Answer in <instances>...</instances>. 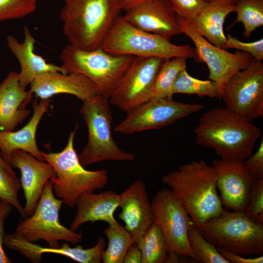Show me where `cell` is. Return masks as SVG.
I'll return each mask as SVG.
<instances>
[{"mask_svg":"<svg viewBox=\"0 0 263 263\" xmlns=\"http://www.w3.org/2000/svg\"><path fill=\"white\" fill-rule=\"evenodd\" d=\"M9 165L18 168L20 172L19 181L25 199L21 216L26 218L34 212L45 185L55 175V172L49 163L39 160L21 150H15L12 153Z\"/></svg>","mask_w":263,"mask_h":263,"instance_id":"2e32d148","label":"cell"},{"mask_svg":"<svg viewBox=\"0 0 263 263\" xmlns=\"http://www.w3.org/2000/svg\"><path fill=\"white\" fill-rule=\"evenodd\" d=\"M101 48L114 55L196 59L195 49L190 45L172 44L161 36L136 28L121 15L114 21Z\"/></svg>","mask_w":263,"mask_h":263,"instance_id":"5b68a950","label":"cell"},{"mask_svg":"<svg viewBox=\"0 0 263 263\" xmlns=\"http://www.w3.org/2000/svg\"><path fill=\"white\" fill-rule=\"evenodd\" d=\"M29 90L41 99H49L54 95H73L83 102L101 94L99 87L84 75L52 72L44 74L32 82Z\"/></svg>","mask_w":263,"mask_h":263,"instance_id":"ffe728a7","label":"cell"},{"mask_svg":"<svg viewBox=\"0 0 263 263\" xmlns=\"http://www.w3.org/2000/svg\"><path fill=\"white\" fill-rule=\"evenodd\" d=\"M133 56L111 54L101 48L85 50L71 44L61 51V67L66 74L85 75L109 99L131 65Z\"/></svg>","mask_w":263,"mask_h":263,"instance_id":"ba28073f","label":"cell"},{"mask_svg":"<svg viewBox=\"0 0 263 263\" xmlns=\"http://www.w3.org/2000/svg\"><path fill=\"white\" fill-rule=\"evenodd\" d=\"M20 181L15 172H12L0 165V201L15 207L21 215L24 207L18 199L20 189Z\"/></svg>","mask_w":263,"mask_h":263,"instance_id":"1f68e13d","label":"cell"},{"mask_svg":"<svg viewBox=\"0 0 263 263\" xmlns=\"http://www.w3.org/2000/svg\"><path fill=\"white\" fill-rule=\"evenodd\" d=\"M244 160V165L249 173L255 180L263 179V140L257 151Z\"/></svg>","mask_w":263,"mask_h":263,"instance_id":"8d00e7d4","label":"cell"},{"mask_svg":"<svg viewBox=\"0 0 263 263\" xmlns=\"http://www.w3.org/2000/svg\"><path fill=\"white\" fill-rule=\"evenodd\" d=\"M235 2L236 21L243 24L244 36L249 38L253 31L263 25V0H237Z\"/></svg>","mask_w":263,"mask_h":263,"instance_id":"4dcf8cb0","label":"cell"},{"mask_svg":"<svg viewBox=\"0 0 263 263\" xmlns=\"http://www.w3.org/2000/svg\"><path fill=\"white\" fill-rule=\"evenodd\" d=\"M108 240L102 258L103 263H123L125 256L134 243L131 234L118 222L109 225L103 230Z\"/></svg>","mask_w":263,"mask_h":263,"instance_id":"4316f807","label":"cell"},{"mask_svg":"<svg viewBox=\"0 0 263 263\" xmlns=\"http://www.w3.org/2000/svg\"><path fill=\"white\" fill-rule=\"evenodd\" d=\"M188 238L195 263H229L220 254L216 245L201 234L193 222L188 230Z\"/></svg>","mask_w":263,"mask_h":263,"instance_id":"f546056e","label":"cell"},{"mask_svg":"<svg viewBox=\"0 0 263 263\" xmlns=\"http://www.w3.org/2000/svg\"><path fill=\"white\" fill-rule=\"evenodd\" d=\"M50 100L41 99L32 102L33 114L26 125L16 132L0 131V150L3 159L8 164L12 153L16 150L26 151L39 160L44 161L38 149L36 135L38 126L44 114L48 111Z\"/></svg>","mask_w":263,"mask_h":263,"instance_id":"603a6c76","label":"cell"},{"mask_svg":"<svg viewBox=\"0 0 263 263\" xmlns=\"http://www.w3.org/2000/svg\"><path fill=\"white\" fill-rule=\"evenodd\" d=\"M0 165L3 166V167H4L8 170L12 172H15L13 170L12 168H11V166L9 164L7 163L3 159L0 153Z\"/></svg>","mask_w":263,"mask_h":263,"instance_id":"7bdbcfd3","label":"cell"},{"mask_svg":"<svg viewBox=\"0 0 263 263\" xmlns=\"http://www.w3.org/2000/svg\"><path fill=\"white\" fill-rule=\"evenodd\" d=\"M208 1H210V0H208Z\"/></svg>","mask_w":263,"mask_h":263,"instance_id":"f6af8a7d","label":"cell"},{"mask_svg":"<svg viewBox=\"0 0 263 263\" xmlns=\"http://www.w3.org/2000/svg\"><path fill=\"white\" fill-rule=\"evenodd\" d=\"M164 58L135 57L109 98L111 104L127 112L152 97L154 82Z\"/></svg>","mask_w":263,"mask_h":263,"instance_id":"5bb4252c","label":"cell"},{"mask_svg":"<svg viewBox=\"0 0 263 263\" xmlns=\"http://www.w3.org/2000/svg\"><path fill=\"white\" fill-rule=\"evenodd\" d=\"M33 94L20 86L18 73H9L0 85V131H13L30 113Z\"/></svg>","mask_w":263,"mask_h":263,"instance_id":"7402d4cb","label":"cell"},{"mask_svg":"<svg viewBox=\"0 0 263 263\" xmlns=\"http://www.w3.org/2000/svg\"><path fill=\"white\" fill-rule=\"evenodd\" d=\"M235 5L233 0H210L201 12L189 22L200 35L222 48L226 40L224 23L227 16L235 12Z\"/></svg>","mask_w":263,"mask_h":263,"instance_id":"d4e9b609","label":"cell"},{"mask_svg":"<svg viewBox=\"0 0 263 263\" xmlns=\"http://www.w3.org/2000/svg\"><path fill=\"white\" fill-rule=\"evenodd\" d=\"M217 248L220 254L229 263H263V256L259 255L254 258L243 257L241 255L225 251L218 247Z\"/></svg>","mask_w":263,"mask_h":263,"instance_id":"f35d334b","label":"cell"},{"mask_svg":"<svg viewBox=\"0 0 263 263\" xmlns=\"http://www.w3.org/2000/svg\"><path fill=\"white\" fill-rule=\"evenodd\" d=\"M188 258H190L173 252L168 251L165 263H189L190 260Z\"/></svg>","mask_w":263,"mask_h":263,"instance_id":"60d3db41","label":"cell"},{"mask_svg":"<svg viewBox=\"0 0 263 263\" xmlns=\"http://www.w3.org/2000/svg\"><path fill=\"white\" fill-rule=\"evenodd\" d=\"M142 254L141 263H163L168 250L162 232L154 222L134 242Z\"/></svg>","mask_w":263,"mask_h":263,"instance_id":"484cf974","label":"cell"},{"mask_svg":"<svg viewBox=\"0 0 263 263\" xmlns=\"http://www.w3.org/2000/svg\"><path fill=\"white\" fill-rule=\"evenodd\" d=\"M233 0L236 1V0Z\"/></svg>","mask_w":263,"mask_h":263,"instance_id":"ee69618b","label":"cell"},{"mask_svg":"<svg viewBox=\"0 0 263 263\" xmlns=\"http://www.w3.org/2000/svg\"><path fill=\"white\" fill-rule=\"evenodd\" d=\"M119 197L121 212L118 219L124 223V228L135 242L149 226L155 222L144 182L139 179L135 180L119 194Z\"/></svg>","mask_w":263,"mask_h":263,"instance_id":"d6986e66","label":"cell"},{"mask_svg":"<svg viewBox=\"0 0 263 263\" xmlns=\"http://www.w3.org/2000/svg\"><path fill=\"white\" fill-rule=\"evenodd\" d=\"M244 213L253 221L263 224V179L253 183Z\"/></svg>","mask_w":263,"mask_h":263,"instance_id":"836d02e7","label":"cell"},{"mask_svg":"<svg viewBox=\"0 0 263 263\" xmlns=\"http://www.w3.org/2000/svg\"><path fill=\"white\" fill-rule=\"evenodd\" d=\"M122 16L136 28L169 40L182 33L169 0H146L126 11Z\"/></svg>","mask_w":263,"mask_h":263,"instance_id":"e0dca14e","label":"cell"},{"mask_svg":"<svg viewBox=\"0 0 263 263\" xmlns=\"http://www.w3.org/2000/svg\"><path fill=\"white\" fill-rule=\"evenodd\" d=\"M151 204L168 251L194 260L188 238L192 221L181 202L170 189L163 188L156 192Z\"/></svg>","mask_w":263,"mask_h":263,"instance_id":"4fadbf2b","label":"cell"},{"mask_svg":"<svg viewBox=\"0 0 263 263\" xmlns=\"http://www.w3.org/2000/svg\"><path fill=\"white\" fill-rule=\"evenodd\" d=\"M222 48L224 49H235L247 53L251 55L254 59L258 61H262L263 59V38L254 42H243L229 34Z\"/></svg>","mask_w":263,"mask_h":263,"instance_id":"d590c367","label":"cell"},{"mask_svg":"<svg viewBox=\"0 0 263 263\" xmlns=\"http://www.w3.org/2000/svg\"><path fill=\"white\" fill-rule=\"evenodd\" d=\"M200 104L175 101L172 98L152 97L127 112L113 131L130 134L164 128L203 110Z\"/></svg>","mask_w":263,"mask_h":263,"instance_id":"30bf717a","label":"cell"},{"mask_svg":"<svg viewBox=\"0 0 263 263\" xmlns=\"http://www.w3.org/2000/svg\"><path fill=\"white\" fill-rule=\"evenodd\" d=\"M120 9L125 11L148 0H116Z\"/></svg>","mask_w":263,"mask_h":263,"instance_id":"b9f144b4","label":"cell"},{"mask_svg":"<svg viewBox=\"0 0 263 263\" xmlns=\"http://www.w3.org/2000/svg\"><path fill=\"white\" fill-rule=\"evenodd\" d=\"M181 33L190 38L195 46L196 60H201L209 69V78L217 85L220 99L230 77L246 67L253 57L249 54L236 51L232 53L209 42L200 35L190 22L176 15Z\"/></svg>","mask_w":263,"mask_h":263,"instance_id":"7c38bea8","label":"cell"},{"mask_svg":"<svg viewBox=\"0 0 263 263\" xmlns=\"http://www.w3.org/2000/svg\"><path fill=\"white\" fill-rule=\"evenodd\" d=\"M194 225L207 241L225 251L244 256L263 253V224L244 212L224 209L219 215Z\"/></svg>","mask_w":263,"mask_h":263,"instance_id":"8992f818","label":"cell"},{"mask_svg":"<svg viewBox=\"0 0 263 263\" xmlns=\"http://www.w3.org/2000/svg\"><path fill=\"white\" fill-rule=\"evenodd\" d=\"M212 166L223 206L233 211L244 212L256 181L246 169L244 160L221 158L214 160Z\"/></svg>","mask_w":263,"mask_h":263,"instance_id":"9a60e30c","label":"cell"},{"mask_svg":"<svg viewBox=\"0 0 263 263\" xmlns=\"http://www.w3.org/2000/svg\"><path fill=\"white\" fill-rule=\"evenodd\" d=\"M176 14L191 21L206 7L208 0H169Z\"/></svg>","mask_w":263,"mask_h":263,"instance_id":"e575fe53","label":"cell"},{"mask_svg":"<svg viewBox=\"0 0 263 263\" xmlns=\"http://www.w3.org/2000/svg\"><path fill=\"white\" fill-rule=\"evenodd\" d=\"M119 204V194L113 190H106L98 193L84 192L76 202L77 211L70 229L76 231L81 225L87 222L103 221L109 225L117 223L114 213Z\"/></svg>","mask_w":263,"mask_h":263,"instance_id":"cb8c5ba5","label":"cell"},{"mask_svg":"<svg viewBox=\"0 0 263 263\" xmlns=\"http://www.w3.org/2000/svg\"><path fill=\"white\" fill-rule=\"evenodd\" d=\"M186 57L165 59L157 75L152 97L172 98V87L178 73L186 68Z\"/></svg>","mask_w":263,"mask_h":263,"instance_id":"83f0119b","label":"cell"},{"mask_svg":"<svg viewBox=\"0 0 263 263\" xmlns=\"http://www.w3.org/2000/svg\"><path fill=\"white\" fill-rule=\"evenodd\" d=\"M172 94H195L198 97L219 98L217 84L211 80H201L193 77L187 71L182 70L178 74L172 87Z\"/></svg>","mask_w":263,"mask_h":263,"instance_id":"f1b7e54d","label":"cell"},{"mask_svg":"<svg viewBox=\"0 0 263 263\" xmlns=\"http://www.w3.org/2000/svg\"><path fill=\"white\" fill-rule=\"evenodd\" d=\"M13 206L0 201V263H11V260L6 255L3 248L5 236L4 224L6 218L10 215Z\"/></svg>","mask_w":263,"mask_h":263,"instance_id":"74e56055","label":"cell"},{"mask_svg":"<svg viewBox=\"0 0 263 263\" xmlns=\"http://www.w3.org/2000/svg\"><path fill=\"white\" fill-rule=\"evenodd\" d=\"M109 99L98 94L83 102L80 109L87 126V144L77 154L83 166L105 161H132L135 155L121 150L112 134L113 115Z\"/></svg>","mask_w":263,"mask_h":263,"instance_id":"52a82bcc","label":"cell"},{"mask_svg":"<svg viewBox=\"0 0 263 263\" xmlns=\"http://www.w3.org/2000/svg\"><path fill=\"white\" fill-rule=\"evenodd\" d=\"M77 128L76 126L70 133L67 144L61 151H41L44 161L51 164L55 172V175L50 180L56 196L70 207H75L78 198L84 192L103 188L109 182L106 169L89 170L80 163L74 148Z\"/></svg>","mask_w":263,"mask_h":263,"instance_id":"277c9868","label":"cell"},{"mask_svg":"<svg viewBox=\"0 0 263 263\" xmlns=\"http://www.w3.org/2000/svg\"><path fill=\"white\" fill-rule=\"evenodd\" d=\"M36 8V0H0V22L23 18Z\"/></svg>","mask_w":263,"mask_h":263,"instance_id":"d6a6232c","label":"cell"},{"mask_svg":"<svg viewBox=\"0 0 263 263\" xmlns=\"http://www.w3.org/2000/svg\"><path fill=\"white\" fill-rule=\"evenodd\" d=\"M121 11L116 0H65L60 13L63 33L79 49L101 48Z\"/></svg>","mask_w":263,"mask_h":263,"instance_id":"3957f363","label":"cell"},{"mask_svg":"<svg viewBox=\"0 0 263 263\" xmlns=\"http://www.w3.org/2000/svg\"><path fill=\"white\" fill-rule=\"evenodd\" d=\"M181 202L193 223L202 224L224 210L212 166L201 159L181 165L162 178Z\"/></svg>","mask_w":263,"mask_h":263,"instance_id":"7a4b0ae2","label":"cell"},{"mask_svg":"<svg viewBox=\"0 0 263 263\" xmlns=\"http://www.w3.org/2000/svg\"><path fill=\"white\" fill-rule=\"evenodd\" d=\"M63 201L54 194L53 183L49 180L44 186L33 213L20 222L15 233L25 240L35 243L43 240L52 248L60 247V241L75 245L81 242V233L69 229L59 220Z\"/></svg>","mask_w":263,"mask_h":263,"instance_id":"9c48e42d","label":"cell"},{"mask_svg":"<svg viewBox=\"0 0 263 263\" xmlns=\"http://www.w3.org/2000/svg\"><path fill=\"white\" fill-rule=\"evenodd\" d=\"M142 254L135 244H133L127 251L123 263H141Z\"/></svg>","mask_w":263,"mask_h":263,"instance_id":"ab89813d","label":"cell"},{"mask_svg":"<svg viewBox=\"0 0 263 263\" xmlns=\"http://www.w3.org/2000/svg\"><path fill=\"white\" fill-rule=\"evenodd\" d=\"M3 244L18 251L33 263L41 262L42 255L50 253L63 255L79 263H100L106 243L104 239L100 237L96 244L89 248H84L80 245L72 247L66 242L58 248L42 247L25 240L14 232L5 233Z\"/></svg>","mask_w":263,"mask_h":263,"instance_id":"ac0fdd59","label":"cell"},{"mask_svg":"<svg viewBox=\"0 0 263 263\" xmlns=\"http://www.w3.org/2000/svg\"><path fill=\"white\" fill-rule=\"evenodd\" d=\"M220 99L225 107L253 120L263 116V63L255 59L228 80Z\"/></svg>","mask_w":263,"mask_h":263,"instance_id":"8fae6325","label":"cell"},{"mask_svg":"<svg viewBox=\"0 0 263 263\" xmlns=\"http://www.w3.org/2000/svg\"><path fill=\"white\" fill-rule=\"evenodd\" d=\"M24 40L19 42L16 38L8 35L6 38L8 47L18 60L20 71L18 73L19 84L25 90L36 79L48 73L66 74L62 67L46 62L35 52L36 39L29 28H23Z\"/></svg>","mask_w":263,"mask_h":263,"instance_id":"44dd1931","label":"cell"},{"mask_svg":"<svg viewBox=\"0 0 263 263\" xmlns=\"http://www.w3.org/2000/svg\"><path fill=\"white\" fill-rule=\"evenodd\" d=\"M194 132L197 144L214 150L221 158L243 160L252 154L261 134L252 120L225 107L204 113Z\"/></svg>","mask_w":263,"mask_h":263,"instance_id":"6da1fadb","label":"cell"}]
</instances>
